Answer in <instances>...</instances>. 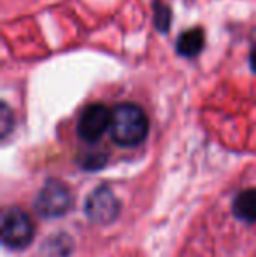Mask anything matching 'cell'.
<instances>
[{"instance_id":"6da1fadb","label":"cell","mask_w":256,"mask_h":257,"mask_svg":"<svg viewBox=\"0 0 256 257\" xmlns=\"http://www.w3.org/2000/svg\"><path fill=\"white\" fill-rule=\"evenodd\" d=\"M111 137L121 147H135L142 144L149 132L146 112L135 103H120L113 108Z\"/></svg>"},{"instance_id":"7a4b0ae2","label":"cell","mask_w":256,"mask_h":257,"mask_svg":"<svg viewBox=\"0 0 256 257\" xmlns=\"http://www.w3.org/2000/svg\"><path fill=\"white\" fill-rule=\"evenodd\" d=\"M35 226L32 222L30 215L25 210L18 206H11L2 215V241L9 248H21L28 247L34 240Z\"/></svg>"},{"instance_id":"3957f363","label":"cell","mask_w":256,"mask_h":257,"mask_svg":"<svg viewBox=\"0 0 256 257\" xmlns=\"http://www.w3.org/2000/svg\"><path fill=\"white\" fill-rule=\"evenodd\" d=\"M113 112L102 103H92L81 112L77 121V135L84 142H97L111 128Z\"/></svg>"},{"instance_id":"277c9868","label":"cell","mask_w":256,"mask_h":257,"mask_svg":"<svg viewBox=\"0 0 256 257\" xmlns=\"http://www.w3.org/2000/svg\"><path fill=\"white\" fill-rule=\"evenodd\" d=\"M35 208L44 217L63 215L70 208V191L60 180H48L39 193Z\"/></svg>"},{"instance_id":"5b68a950","label":"cell","mask_w":256,"mask_h":257,"mask_svg":"<svg viewBox=\"0 0 256 257\" xmlns=\"http://www.w3.org/2000/svg\"><path fill=\"white\" fill-rule=\"evenodd\" d=\"M120 213V201L109 187H97L86 201V215L95 222H111Z\"/></svg>"},{"instance_id":"8992f818","label":"cell","mask_w":256,"mask_h":257,"mask_svg":"<svg viewBox=\"0 0 256 257\" xmlns=\"http://www.w3.org/2000/svg\"><path fill=\"white\" fill-rule=\"evenodd\" d=\"M205 44V35L204 30L200 27H193L190 30L183 32L178 37L176 42V51L179 56L185 58H195L197 54H200V51L204 49Z\"/></svg>"},{"instance_id":"52a82bcc","label":"cell","mask_w":256,"mask_h":257,"mask_svg":"<svg viewBox=\"0 0 256 257\" xmlns=\"http://www.w3.org/2000/svg\"><path fill=\"white\" fill-rule=\"evenodd\" d=\"M233 215L244 222H253L256 220V187L253 189H244L233 200Z\"/></svg>"},{"instance_id":"ba28073f","label":"cell","mask_w":256,"mask_h":257,"mask_svg":"<svg viewBox=\"0 0 256 257\" xmlns=\"http://www.w3.org/2000/svg\"><path fill=\"white\" fill-rule=\"evenodd\" d=\"M153 11H154V27L158 28V32H161V34H165V32L170 28V23H172V11L168 6H165V4L161 2H154L153 6Z\"/></svg>"},{"instance_id":"9c48e42d","label":"cell","mask_w":256,"mask_h":257,"mask_svg":"<svg viewBox=\"0 0 256 257\" xmlns=\"http://www.w3.org/2000/svg\"><path fill=\"white\" fill-rule=\"evenodd\" d=\"M249 67H251V70L256 72V42H254L253 48H251V53H249Z\"/></svg>"}]
</instances>
